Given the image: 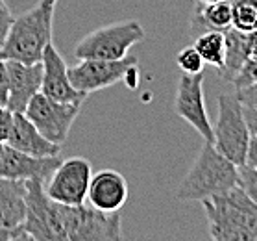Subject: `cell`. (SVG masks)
<instances>
[{
  "mask_svg": "<svg viewBox=\"0 0 257 241\" xmlns=\"http://www.w3.org/2000/svg\"><path fill=\"white\" fill-rule=\"evenodd\" d=\"M202 204L213 241H257V204L240 186Z\"/></svg>",
  "mask_w": 257,
  "mask_h": 241,
  "instance_id": "1",
  "label": "cell"
},
{
  "mask_svg": "<svg viewBox=\"0 0 257 241\" xmlns=\"http://www.w3.org/2000/svg\"><path fill=\"white\" fill-rule=\"evenodd\" d=\"M235 186H239V167L218 152L213 143L204 141L194 164L176 189V199L202 202Z\"/></svg>",
  "mask_w": 257,
  "mask_h": 241,
  "instance_id": "2",
  "label": "cell"
},
{
  "mask_svg": "<svg viewBox=\"0 0 257 241\" xmlns=\"http://www.w3.org/2000/svg\"><path fill=\"white\" fill-rule=\"evenodd\" d=\"M52 23L54 10L43 4L15 17L4 45L0 47V58L23 63H41L45 48L52 43Z\"/></svg>",
  "mask_w": 257,
  "mask_h": 241,
  "instance_id": "3",
  "label": "cell"
},
{
  "mask_svg": "<svg viewBox=\"0 0 257 241\" xmlns=\"http://www.w3.org/2000/svg\"><path fill=\"white\" fill-rule=\"evenodd\" d=\"M63 241L122 239V219L118 212H102L91 204H61Z\"/></svg>",
  "mask_w": 257,
  "mask_h": 241,
  "instance_id": "4",
  "label": "cell"
},
{
  "mask_svg": "<svg viewBox=\"0 0 257 241\" xmlns=\"http://www.w3.org/2000/svg\"><path fill=\"white\" fill-rule=\"evenodd\" d=\"M145 28L137 21L107 24L93 30L74 47V58L80 59H122L130 48L145 39Z\"/></svg>",
  "mask_w": 257,
  "mask_h": 241,
  "instance_id": "5",
  "label": "cell"
},
{
  "mask_svg": "<svg viewBox=\"0 0 257 241\" xmlns=\"http://www.w3.org/2000/svg\"><path fill=\"white\" fill-rule=\"evenodd\" d=\"M213 145L237 167L246 164V152L250 145V130L244 119V108L237 95L218 97V117L213 124Z\"/></svg>",
  "mask_w": 257,
  "mask_h": 241,
  "instance_id": "6",
  "label": "cell"
},
{
  "mask_svg": "<svg viewBox=\"0 0 257 241\" xmlns=\"http://www.w3.org/2000/svg\"><path fill=\"white\" fill-rule=\"evenodd\" d=\"M72 86L85 95L111 88L118 82H128L130 88L139 84V67L135 56L122 59H80V63L69 67Z\"/></svg>",
  "mask_w": 257,
  "mask_h": 241,
  "instance_id": "7",
  "label": "cell"
},
{
  "mask_svg": "<svg viewBox=\"0 0 257 241\" xmlns=\"http://www.w3.org/2000/svg\"><path fill=\"white\" fill-rule=\"evenodd\" d=\"M83 102H59L39 91L28 102L24 115L35 124L48 141L63 145L70 134V128L80 115Z\"/></svg>",
  "mask_w": 257,
  "mask_h": 241,
  "instance_id": "8",
  "label": "cell"
},
{
  "mask_svg": "<svg viewBox=\"0 0 257 241\" xmlns=\"http://www.w3.org/2000/svg\"><path fill=\"white\" fill-rule=\"evenodd\" d=\"M24 230L30 239L63 241L61 204L52 200L45 191V184L37 180L26 182V219Z\"/></svg>",
  "mask_w": 257,
  "mask_h": 241,
  "instance_id": "9",
  "label": "cell"
},
{
  "mask_svg": "<svg viewBox=\"0 0 257 241\" xmlns=\"http://www.w3.org/2000/svg\"><path fill=\"white\" fill-rule=\"evenodd\" d=\"M93 178L91 162L85 158L61 159L52 177L47 180V195L59 204L76 206L87 202L89 184Z\"/></svg>",
  "mask_w": 257,
  "mask_h": 241,
  "instance_id": "10",
  "label": "cell"
},
{
  "mask_svg": "<svg viewBox=\"0 0 257 241\" xmlns=\"http://www.w3.org/2000/svg\"><path fill=\"white\" fill-rule=\"evenodd\" d=\"M174 112L178 117L191 124L204 137V141L213 143L215 134H213V124L209 121L204 99V72L181 74L176 88Z\"/></svg>",
  "mask_w": 257,
  "mask_h": 241,
  "instance_id": "11",
  "label": "cell"
},
{
  "mask_svg": "<svg viewBox=\"0 0 257 241\" xmlns=\"http://www.w3.org/2000/svg\"><path fill=\"white\" fill-rule=\"evenodd\" d=\"M8 63V102L13 113H24L28 102L41 91L43 63H23L6 59Z\"/></svg>",
  "mask_w": 257,
  "mask_h": 241,
  "instance_id": "12",
  "label": "cell"
},
{
  "mask_svg": "<svg viewBox=\"0 0 257 241\" xmlns=\"http://www.w3.org/2000/svg\"><path fill=\"white\" fill-rule=\"evenodd\" d=\"M43 86L41 91L47 97L59 102H85L87 95L78 91L69 78V65L63 56L48 43L43 54Z\"/></svg>",
  "mask_w": 257,
  "mask_h": 241,
  "instance_id": "13",
  "label": "cell"
},
{
  "mask_svg": "<svg viewBox=\"0 0 257 241\" xmlns=\"http://www.w3.org/2000/svg\"><path fill=\"white\" fill-rule=\"evenodd\" d=\"M61 164V156H32V154L21 152L17 148L10 147L6 143V152L0 165V177L13 178V180H37V182H47L52 177L56 167Z\"/></svg>",
  "mask_w": 257,
  "mask_h": 241,
  "instance_id": "14",
  "label": "cell"
},
{
  "mask_svg": "<svg viewBox=\"0 0 257 241\" xmlns=\"http://www.w3.org/2000/svg\"><path fill=\"white\" fill-rule=\"evenodd\" d=\"M130 197L126 178L113 169H104L93 175L87 191V202L102 212H120Z\"/></svg>",
  "mask_w": 257,
  "mask_h": 241,
  "instance_id": "15",
  "label": "cell"
},
{
  "mask_svg": "<svg viewBox=\"0 0 257 241\" xmlns=\"http://www.w3.org/2000/svg\"><path fill=\"white\" fill-rule=\"evenodd\" d=\"M6 143L21 152L41 156V158L59 156L61 152V145L48 141L24 113H13V126Z\"/></svg>",
  "mask_w": 257,
  "mask_h": 241,
  "instance_id": "16",
  "label": "cell"
},
{
  "mask_svg": "<svg viewBox=\"0 0 257 241\" xmlns=\"http://www.w3.org/2000/svg\"><path fill=\"white\" fill-rule=\"evenodd\" d=\"M26 219V182L0 177V226L24 228Z\"/></svg>",
  "mask_w": 257,
  "mask_h": 241,
  "instance_id": "17",
  "label": "cell"
},
{
  "mask_svg": "<svg viewBox=\"0 0 257 241\" xmlns=\"http://www.w3.org/2000/svg\"><path fill=\"white\" fill-rule=\"evenodd\" d=\"M224 36H226V59H224V67L218 72L226 82H231L242 63L250 58L255 32H240L229 26L228 30H224Z\"/></svg>",
  "mask_w": 257,
  "mask_h": 241,
  "instance_id": "18",
  "label": "cell"
},
{
  "mask_svg": "<svg viewBox=\"0 0 257 241\" xmlns=\"http://www.w3.org/2000/svg\"><path fill=\"white\" fill-rule=\"evenodd\" d=\"M231 2L222 0L215 4H196L193 17H191V32L198 36L205 30H228L231 26Z\"/></svg>",
  "mask_w": 257,
  "mask_h": 241,
  "instance_id": "19",
  "label": "cell"
},
{
  "mask_svg": "<svg viewBox=\"0 0 257 241\" xmlns=\"http://www.w3.org/2000/svg\"><path fill=\"white\" fill-rule=\"evenodd\" d=\"M194 47L204 58V61L215 69H222L226 59V36L220 30H205L194 36Z\"/></svg>",
  "mask_w": 257,
  "mask_h": 241,
  "instance_id": "20",
  "label": "cell"
},
{
  "mask_svg": "<svg viewBox=\"0 0 257 241\" xmlns=\"http://www.w3.org/2000/svg\"><path fill=\"white\" fill-rule=\"evenodd\" d=\"M231 26L240 32H257V0L231 2Z\"/></svg>",
  "mask_w": 257,
  "mask_h": 241,
  "instance_id": "21",
  "label": "cell"
},
{
  "mask_svg": "<svg viewBox=\"0 0 257 241\" xmlns=\"http://www.w3.org/2000/svg\"><path fill=\"white\" fill-rule=\"evenodd\" d=\"M176 63L181 69V72H185V74H198V72L204 71L205 61L196 50V47L189 45V47H183L180 52L176 54Z\"/></svg>",
  "mask_w": 257,
  "mask_h": 241,
  "instance_id": "22",
  "label": "cell"
},
{
  "mask_svg": "<svg viewBox=\"0 0 257 241\" xmlns=\"http://www.w3.org/2000/svg\"><path fill=\"white\" fill-rule=\"evenodd\" d=\"M239 186L250 195V199L257 204V169H251L248 165H240Z\"/></svg>",
  "mask_w": 257,
  "mask_h": 241,
  "instance_id": "23",
  "label": "cell"
},
{
  "mask_svg": "<svg viewBox=\"0 0 257 241\" xmlns=\"http://www.w3.org/2000/svg\"><path fill=\"white\" fill-rule=\"evenodd\" d=\"M13 13L8 6L6 0H0V47L4 45V39H6L8 32H10V26L13 23Z\"/></svg>",
  "mask_w": 257,
  "mask_h": 241,
  "instance_id": "24",
  "label": "cell"
},
{
  "mask_svg": "<svg viewBox=\"0 0 257 241\" xmlns=\"http://www.w3.org/2000/svg\"><path fill=\"white\" fill-rule=\"evenodd\" d=\"M13 126V112L6 104H0V139L8 141Z\"/></svg>",
  "mask_w": 257,
  "mask_h": 241,
  "instance_id": "25",
  "label": "cell"
},
{
  "mask_svg": "<svg viewBox=\"0 0 257 241\" xmlns=\"http://www.w3.org/2000/svg\"><path fill=\"white\" fill-rule=\"evenodd\" d=\"M30 239L28 232L24 228H2L0 226V241H21Z\"/></svg>",
  "mask_w": 257,
  "mask_h": 241,
  "instance_id": "26",
  "label": "cell"
},
{
  "mask_svg": "<svg viewBox=\"0 0 257 241\" xmlns=\"http://www.w3.org/2000/svg\"><path fill=\"white\" fill-rule=\"evenodd\" d=\"M8 102V63L0 58V104Z\"/></svg>",
  "mask_w": 257,
  "mask_h": 241,
  "instance_id": "27",
  "label": "cell"
},
{
  "mask_svg": "<svg viewBox=\"0 0 257 241\" xmlns=\"http://www.w3.org/2000/svg\"><path fill=\"white\" fill-rule=\"evenodd\" d=\"M237 97H239L240 102L246 104V106H257V84H253L250 88L239 89Z\"/></svg>",
  "mask_w": 257,
  "mask_h": 241,
  "instance_id": "28",
  "label": "cell"
},
{
  "mask_svg": "<svg viewBox=\"0 0 257 241\" xmlns=\"http://www.w3.org/2000/svg\"><path fill=\"white\" fill-rule=\"evenodd\" d=\"M242 108H244V119L250 134L257 135V106H246V104H242Z\"/></svg>",
  "mask_w": 257,
  "mask_h": 241,
  "instance_id": "29",
  "label": "cell"
},
{
  "mask_svg": "<svg viewBox=\"0 0 257 241\" xmlns=\"http://www.w3.org/2000/svg\"><path fill=\"white\" fill-rule=\"evenodd\" d=\"M251 169H257V135L250 137V145H248V152H246V164Z\"/></svg>",
  "mask_w": 257,
  "mask_h": 241,
  "instance_id": "30",
  "label": "cell"
},
{
  "mask_svg": "<svg viewBox=\"0 0 257 241\" xmlns=\"http://www.w3.org/2000/svg\"><path fill=\"white\" fill-rule=\"evenodd\" d=\"M39 4H43V6H47V8H52V10H56V4H58V0H39Z\"/></svg>",
  "mask_w": 257,
  "mask_h": 241,
  "instance_id": "31",
  "label": "cell"
},
{
  "mask_svg": "<svg viewBox=\"0 0 257 241\" xmlns=\"http://www.w3.org/2000/svg\"><path fill=\"white\" fill-rule=\"evenodd\" d=\"M4 152H6V141L0 139V165H2V159H4Z\"/></svg>",
  "mask_w": 257,
  "mask_h": 241,
  "instance_id": "32",
  "label": "cell"
},
{
  "mask_svg": "<svg viewBox=\"0 0 257 241\" xmlns=\"http://www.w3.org/2000/svg\"><path fill=\"white\" fill-rule=\"evenodd\" d=\"M198 4H215V2H222V0H196Z\"/></svg>",
  "mask_w": 257,
  "mask_h": 241,
  "instance_id": "33",
  "label": "cell"
}]
</instances>
